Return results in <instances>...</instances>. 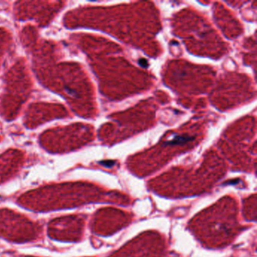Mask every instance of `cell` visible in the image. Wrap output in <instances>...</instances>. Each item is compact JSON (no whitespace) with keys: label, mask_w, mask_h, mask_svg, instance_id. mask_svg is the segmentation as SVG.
<instances>
[{"label":"cell","mask_w":257,"mask_h":257,"mask_svg":"<svg viewBox=\"0 0 257 257\" xmlns=\"http://www.w3.org/2000/svg\"><path fill=\"white\" fill-rule=\"evenodd\" d=\"M194 140V137L187 136H174L169 141H166L164 145L165 146H174V145H181L184 144L185 143H188V141Z\"/></svg>","instance_id":"cell-1"},{"label":"cell","mask_w":257,"mask_h":257,"mask_svg":"<svg viewBox=\"0 0 257 257\" xmlns=\"http://www.w3.org/2000/svg\"><path fill=\"white\" fill-rule=\"evenodd\" d=\"M139 64L143 67H147L148 62L146 59H140L139 60Z\"/></svg>","instance_id":"cell-3"},{"label":"cell","mask_w":257,"mask_h":257,"mask_svg":"<svg viewBox=\"0 0 257 257\" xmlns=\"http://www.w3.org/2000/svg\"><path fill=\"white\" fill-rule=\"evenodd\" d=\"M100 164H101V165H104V166L107 167V168H111V167H112L113 165L115 164V161L107 160V161H104V162H100Z\"/></svg>","instance_id":"cell-2"}]
</instances>
